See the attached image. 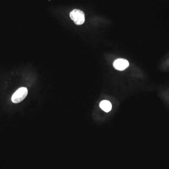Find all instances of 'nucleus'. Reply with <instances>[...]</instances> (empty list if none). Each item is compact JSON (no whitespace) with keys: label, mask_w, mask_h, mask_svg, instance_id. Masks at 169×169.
<instances>
[{"label":"nucleus","mask_w":169,"mask_h":169,"mask_svg":"<svg viewBox=\"0 0 169 169\" xmlns=\"http://www.w3.org/2000/svg\"><path fill=\"white\" fill-rule=\"evenodd\" d=\"M100 107L101 110L106 112H109L111 110L112 104L110 101L107 100H103L100 103Z\"/></svg>","instance_id":"nucleus-4"},{"label":"nucleus","mask_w":169,"mask_h":169,"mask_svg":"<svg viewBox=\"0 0 169 169\" xmlns=\"http://www.w3.org/2000/svg\"><path fill=\"white\" fill-rule=\"evenodd\" d=\"M28 94V90L26 88H21L17 90L12 96V101L18 103L25 99Z\"/></svg>","instance_id":"nucleus-2"},{"label":"nucleus","mask_w":169,"mask_h":169,"mask_svg":"<svg viewBox=\"0 0 169 169\" xmlns=\"http://www.w3.org/2000/svg\"><path fill=\"white\" fill-rule=\"evenodd\" d=\"M129 65L128 61L124 59H118L113 63V66L116 70L118 71H124L128 68Z\"/></svg>","instance_id":"nucleus-3"},{"label":"nucleus","mask_w":169,"mask_h":169,"mask_svg":"<svg viewBox=\"0 0 169 169\" xmlns=\"http://www.w3.org/2000/svg\"><path fill=\"white\" fill-rule=\"evenodd\" d=\"M70 16L71 18L77 25H81L83 24L85 21L84 13L79 9H73L70 13Z\"/></svg>","instance_id":"nucleus-1"}]
</instances>
